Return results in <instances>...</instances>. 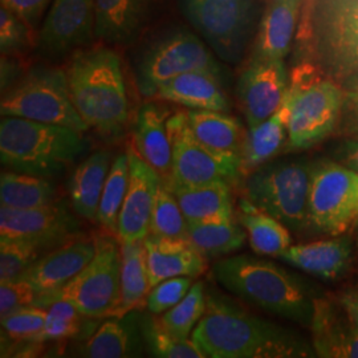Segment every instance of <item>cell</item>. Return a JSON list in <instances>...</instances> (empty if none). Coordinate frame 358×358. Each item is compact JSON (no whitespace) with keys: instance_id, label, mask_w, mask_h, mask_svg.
<instances>
[{"instance_id":"6da1fadb","label":"cell","mask_w":358,"mask_h":358,"mask_svg":"<svg viewBox=\"0 0 358 358\" xmlns=\"http://www.w3.org/2000/svg\"><path fill=\"white\" fill-rule=\"evenodd\" d=\"M192 338L210 358H307L315 349L294 331L250 313L223 294L207 292Z\"/></svg>"},{"instance_id":"7a4b0ae2","label":"cell","mask_w":358,"mask_h":358,"mask_svg":"<svg viewBox=\"0 0 358 358\" xmlns=\"http://www.w3.org/2000/svg\"><path fill=\"white\" fill-rule=\"evenodd\" d=\"M213 275L222 287L244 301L280 319L309 328L319 291L303 278L259 257L219 259Z\"/></svg>"},{"instance_id":"3957f363","label":"cell","mask_w":358,"mask_h":358,"mask_svg":"<svg viewBox=\"0 0 358 358\" xmlns=\"http://www.w3.org/2000/svg\"><path fill=\"white\" fill-rule=\"evenodd\" d=\"M65 73L71 99L88 127L106 137L121 136L129 105L120 56L106 47L77 51Z\"/></svg>"},{"instance_id":"277c9868","label":"cell","mask_w":358,"mask_h":358,"mask_svg":"<svg viewBox=\"0 0 358 358\" xmlns=\"http://www.w3.org/2000/svg\"><path fill=\"white\" fill-rule=\"evenodd\" d=\"M297 45L304 62L343 83L358 69V0H304Z\"/></svg>"},{"instance_id":"5b68a950","label":"cell","mask_w":358,"mask_h":358,"mask_svg":"<svg viewBox=\"0 0 358 358\" xmlns=\"http://www.w3.org/2000/svg\"><path fill=\"white\" fill-rule=\"evenodd\" d=\"M81 131L22 117H1L3 166L43 178H57L84 152Z\"/></svg>"},{"instance_id":"8992f818","label":"cell","mask_w":358,"mask_h":358,"mask_svg":"<svg viewBox=\"0 0 358 358\" xmlns=\"http://www.w3.org/2000/svg\"><path fill=\"white\" fill-rule=\"evenodd\" d=\"M344 97L343 87L315 63L294 66L284 99L289 110V149H307L332 134L340 122Z\"/></svg>"},{"instance_id":"52a82bcc","label":"cell","mask_w":358,"mask_h":358,"mask_svg":"<svg viewBox=\"0 0 358 358\" xmlns=\"http://www.w3.org/2000/svg\"><path fill=\"white\" fill-rule=\"evenodd\" d=\"M96 255L63 288L38 294L35 306L47 308L56 300L71 303L88 319L121 316V251L108 232L94 236Z\"/></svg>"},{"instance_id":"ba28073f","label":"cell","mask_w":358,"mask_h":358,"mask_svg":"<svg viewBox=\"0 0 358 358\" xmlns=\"http://www.w3.org/2000/svg\"><path fill=\"white\" fill-rule=\"evenodd\" d=\"M0 115L63 125L81 133L90 129L71 99L66 73L56 68L31 69L3 94Z\"/></svg>"},{"instance_id":"9c48e42d","label":"cell","mask_w":358,"mask_h":358,"mask_svg":"<svg viewBox=\"0 0 358 358\" xmlns=\"http://www.w3.org/2000/svg\"><path fill=\"white\" fill-rule=\"evenodd\" d=\"M312 165L296 161L264 164L247 174L243 192L256 207L291 230L308 224Z\"/></svg>"},{"instance_id":"30bf717a","label":"cell","mask_w":358,"mask_h":358,"mask_svg":"<svg viewBox=\"0 0 358 358\" xmlns=\"http://www.w3.org/2000/svg\"><path fill=\"white\" fill-rule=\"evenodd\" d=\"M167 131L171 142V177L167 186L192 187L214 182H227L241 174V157L238 154L217 153L206 148L192 133L186 112H178L167 120Z\"/></svg>"},{"instance_id":"8fae6325","label":"cell","mask_w":358,"mask_h":358,"mask_svg":"<svg viewBox=\"0 0 358 358\" xmlns=\"http://www.w3.org/2000/svg\"><path fill=\"white\" fill-rule=\"evenodd\" d=\"M183 15L227 63L243 57L254 19V0H178Z\"/></svg>"},{"instance_id":"7c38bea8","label":"cell","mask_w":358,"mask_h":358,"mask_svg":"<svg viewBox=\"0 0 358 358\" xmlns=\"http://www.w3.org/2000/svg\"><path fill=\"white\" fill-rule=\"evenodd\" d=\"M357 219L358 173L334 162L312 166L307 226L340 235Z\"/></svg>"},{"instance_id":"4fadbf2b","label":"cell","mask_w":358,"mask_h":358,"mask_svg":"<svg viewBox=\"0 0 358 358\" xmlns=\"http://www.w3.org/2000/svg\"><path fill=\"white\" fill-rule=\"evenodd\" d=\"M189 72L222 75V68L205 43L192 32L178 29L157 40L138 64V88L154 97L158 88L174 77Z\"/></svg>"},{"instance_id":"5bb4252c","label":"cell","mask_w":358,"mask_h":358,"mask_svg":"<svg viewBox=\"0 0 358 358\" xmlns=\"http://www.w3.org/2000/svg\"><path fill=\"white\" fill-rule=\"evenodd\" d=\"M129 157V186L118 217L117 236L120 242L145 241L150 235V220L158 187L159 174L137 152L134 142L127 146Z\"/></svg>"},{"instance_id":"9a60e30c","label":"cell","mask_w":358,"mask_h":358,"mask_svg":"<svg viewBox=\"0 0 358 358\" xmlns=\"http://www.w3.org/2000/svg\"><path fill=\"white\" fill-rule=\"evenodd\" d=\"M287 90L288 75L282 60H251L238 83V100L248 127L275 115Z\"/></svg>"},{"instance_id":"2e32d148","label":"cell","mask_w":358,"mask_h":358,"mask_svg":"<svg viewBox=\"0 0 358 358\" xmlns=\"http://www.w3.org/2000/svg\"><path fill=\"white\" fill-rule=\"evenodd\" d=\"M96 0H55L38 34L40 51L62 56L94 35Z\"/></svg>"},{"instance_id":"e0dca14e","label":"cell","mask_w":358,"mask_h":358,"mask_svg":"<svg viewBox=\"0 0 358 358\" xmlns=\"http://www.w3.org/2000/svg\"><path fill=\"white\" fill-rule=\"evenodd\" d=\"M80 223L62 203L35 208H0V239H24L41 247L68 239Z\"/></svg>"},{"instance_id":"ac0fdd59","label":"cell","mask_w":358,"mask_h":358,"mask_svg":"<svg viewBox=\"0 0 358 358\" xmlns=\"http://www.w3.org/2000/svg\"><path fill=\"white\" fill-rule=\"evenodd\" d=\"M309 329L316 357L358 358V325L340 299L317 297Z\"/></svg>"},{"instance_id":"d6986e66","label":"cell","mask_w":358,"mask_h":358,"mask_svg":"<svg viewBox=\"0 0 358 358\" xmlns=\"http://www.w3.org/2000/svg\"><path fill=\"white\" fill-rule=\"evenodd\" d=\"M96 255L94 236L71 239L38 260L19 278L29 282L38 294H50L63 288Z\"/></svg>"},{"instance_id":"ffe728a7","label":"cell","mask_w":358,"mask_h":358,"mask_svg":"<svg viewBox=\"0 0 358 358\" xmlns=\"http://www.w3.org/2000/svg\"><path fill=\"white\" fill-rule=\"evenodd\" d=\"M150 287L171 278H198L206 271V259L185 238L149 235L145 239Z\"/></svg>"},{"instance_id":"44dd1931","label":"cell","mask_w":358,"mask_h":358,"mask_svg":"<svg viewBox=\"0 0 358 358\" xmlns=\"http://www.w3.org/2000/svg\"><path fill=\"white\" fill-rule=\"evenodd\" d=\"M304 0H269L251 60H284L291 51Z\"/></svg>"},{"instance_id":"7402d4cb","label":"cell","mask_w":358,"mask_h":358,"mask_svg":"<svg viewBox=\"0 0 358 358\" xmlns=\"http://www.w3.org/2000/svg\"><path fill=\"white\" fill-rule=\"evenodd\" d=\"M141 310L109 317L78 349V356L88 358L141 357L145 343L140 325Z\"/></svg>"},{"instance_id":"603a6c76","label":"cell","mask_w":358,"mask_h":358,"mask_svg":"<svg viewBox=\"0 0 358 358\" xmlns=\"http://www.w3.org/2000/svg\"><path fill=\"white\" fill-rule=\"evenodd\" d=\"M169 112L154 103L142 105L138 110L133 142L142 158L153 167L165 183L171 177V142L167 131Z\"/></svg>"},{"instance_id":"cb8c5ba5","label":"cell","mask_w":358,"mask_h":358,"mask_svg":"<svg viewBox=\"0 0 358 358\" xmlns=\"http://www.w3.org/2000/svg\"><path fill=\"white\" fill-rule=\"evenodd\" d=\"M352 243L346 238L291 245L279 257L322 280H337L350 267Z\"/></svg>"},{"instance_id":"d4e9b609","label":"cell","mask_w":358,"mask_h":358,"mask_svg":"<svg viewBox=\"0 0 358 358\" xmlns=\"http://www.w3.org/2000/svg\"><path fill=\"white\" fill-rule=\"evenodd\" d=\"M155 97L196 110L230 109L220 77L210 72H189L174 77L158 88Z\"/></svg>"},{"instance_id":"484cf974","label":"cell","mask_w":358,"mask_h":358,"mask_svg":"<svg viewBox=\"0 0 358 358\" xmlns=\"http://www.w3.org/2000/svg\"><path fill=\"white\" fill-rule=\"evenodd\" d=\"M112 164V153L100 150L90 155L72 173L68 192L72 208L78 217L97 222L103 186Z\"/></svg>"},{"instance_id":"4316f807","label":"cell","mask_w":358,"mask_h":358,"mask_svg":"<svg viewBox=\"0 0 358 358\" xmlns=\"http://www.w3.org/2000/svg\"><path fill=\"white\" fill-rule=\"evenodd\" d=\"M288 106L282 103L275 115L245 131L239 153L242 176L267 164L282 150V145L288 141Z\"/></svg>"},{"instance_id":"83f0119b","label":"cell","mask_w":358,"mask_h":358,"mask_svg":"<svg viewBox=\"0 0 358 358\" xmlns=\"http://www.w3.org/2000/svg\"><path fill=\"white\" fill-rule=\"evenodd\" d=\"M170 189V187H169ZM187 222H210L234 219L230 183L214 182L202 186L173 187Z\"/></svg>"},{"instance_id":"f1b7e54d","label":"cell","mask_w":358,"mask_h":358,"mask_svg":"<svg viewBox=\"0 0 358 358\" xmlns=\"http://www.w3.org/2000/svg\"><path fill=\"white\" fill-rule=\"evenodd\" d=\"M148 0H96L94 35L110 44H125L140 29Z\"/></svg>"},{"instance_id":"f546056e","label":"cell","mask_w":358,"mask_h":358,"mask_svg":"<svg viewBox=\"0 0 358 358\" xmlns=\"http://www.w3.org/2000/svg\"><path fill=\"white\" fill-rule=\"evenodd\" d=\"M187 113V121L194 137L213 152L241 153L245 133L241 122L226 112L196 110Z\"/></svg>"},{"instance_id":"4dcf8cb0","label":"cell","mask_w":358,"mask_h":358,"mask_svg":"<svg viewBox=\"0 0 358 358\" xmlns=\"http://www.w3.org/2000/svg\"><path fill=\"white\" fill-rule=\"evenodd\" d=\"M238 219L247 232L251 248L257 255L279 256L291 247L292 238L288 227L248 199L241 201Z\"/></svg>"},{"instance_id":"1f68e13d","label":"cell","mask_w":358,"mask_h":358,"mask_svg":"<svg viewBox=\"0 0 358 358\" xmlns=\"http://www.w3.org/2000/svg\"><path fill=\"white\" fill-rule=\"evenodd\" d=\"M121 316L146 307L150 280L145 241L121 242Z\"/></svg>"},{"instance_id":"d6a6232c","label":"cell","mask_w":358,"mask_h":358,"mask_svg":"<svg viewBox=\"0 0 358 358\" xmlns=\"http://www.w3.org/2000/svg\"><path fill=\"white\" fill-rule=\"evenodd\" d=\"M247 232L234 219L187 222V239L206 260H213L239 251Z\"/></svg>"},{"instance_id":"836d02e7","label":"cell","mask_w":358,"mask_h":358,"mask_svg":"<svg viewBox=\"0 0 358 358\" xmlns=\"http://www.w3.org/2000/svg\"><path fill=\"white\" fill-rule=\"evenodd\" d=\"M55 185L48 178L26 173H3L0 177V202L11 208H35L52 205Z\"/></svg>"},{"instance_id":"e575fe53","label":"cell","mask_w":358,"mask_h":358,"mask_svg":"<svg viewBox=\"0 0 358 358\" xmlns=\"http://www.w3.org/2000/svg\"><path fill=\"white\" fill-rule=\"evenodd\" d=\"M142 337L146 350L157 358H205L201 348L192 338H179L169 332L159 317L153 313H141L140 317Z\"/></svg>"},{"instance_id":"d590c367","label":"cell","mask_w":358,"mask_h":358,"mask_svg":"<svg viewBox=\"0 0 358 358\" xmlns=\"http://www.w3.org/2000/svg\"><path fill=\"white\" fill-rule=\"evenodd\" d=\"M129 176V157L125 150L124 153L118 154L113 159V164L103 186L97 214L99 224L106 232L115 235L118 231L120 213L128 192Z\"/></svg>"},{"instance_id":"8d00e7d4","label":"cell","mask_w":358,"mask_h":358,"mask_svg":"<svg viewBox=\"0 0 358 358\" xmlns=\"http://www.w3.org/2000/svg\"><path fill=\"white\" fill-rule=\"evenodd\" d=\"M207 294L202 282H194L187 294L177 306L162 313L159 320L167 331L179 338H189L198 322L203 317Z\"/></svg>"},{"instance_id":"74e56055","label":"cell","mask_w":358,"mask_h":358,"mask_svg":"<svg viewBox=\"0 0 358 358\" xmlns=\"http://www.w3.org/2000/svg\"><path fill=\"white\" fill-rule=\"evenodd\" d=\"M150 234L166 238L187 239V220L182 213L176 195L162 180L154 202Z\"/></svg>"},{"instance_id":"f35d334b","label":"cell","mask_w":358,"mask_h":358,"mask_svg":"<svg viewBox=\"0 0 358 358\" xmlns=\"http://www.w3.org/2000/svg\"><path fill=\"white\" fill-rule=\"evenodd\" d=\"M84 317L85 316L81 315L71 303L56 300L47 307V319L43 331L24 343L44 344L77 337L83 331Z\"/></svg>"},{"instance_id":"ab89813d","label":"cell","mask_w":358,"mask_h":358,"mask_svg":"<svg viewBox=\"0 0 358 358\" xmlns=\"http://www.w3.org/2000/svg\"><path fill=\"white\" fill-rule=\"evenodd\" d=\"M41 248L24 239H0V282L19 279L38 260Z\"/></svg>"},{"instance_id":"60d3db41","label":"cell","mask_w":358,"mask_h":358,"mask_svg":"<svg viewBox=\"0 0 358 358\" xmlns=\"http://www.w3.org/2000/svg\"><path fill=\"white\" fill-rule=\"evenodd\" d=\"M47 319V308L29 306L1 317V331L13 343H24L43 331Z\"/></svg>"},{"instance_id":"b9f144b4","label":"cell","mask_w":358,"mask_h":358,"mask_svg":"<svg viewBox=\"0 0 358 358\" xmlns=\"http://www.w3.org/2000/svg\"><path fill=\"white\" fill-rule=\"evenodd\" d=\"M192 285V278L178 276L158 282L150 289L146 300V308L153 315H162L177 306L187 294Z\"/></svg>"},{"instance_id":"7bdbcfd3","label":"cell","mask_w":358,"mask_h":358,"mask_svg":"<svg viewBox=\"0 0 358 358\" xmlns=\"http://www.w3.org/2000/svg\"><path fill=\"white\" fill-rule=\"evenodd\" d=\"M29 28L8 8H0V48L1 53L20 51L29 43Z\"/></svg>"},{"instance_id":"ee69618b","label":"cell","mask_w":358,"mask_h":358,"mask_svg":"<svg viewBox=\"0 0 358 358\" xmlns=\"http://www.w3.org/2000/svg\"><path fill=\"white\" fill-rule=\"evenodd\" d=\"M38 292L26 280L0 282V316L6 317L17 309L35 306Z\"/></svg>"},{"instance_id":"f6af8a7d","label":"cell","mask_w":358,"mask_h":358,"mask_svg":"<svg viewBox=\"0 0 358 358\" xmlns=\"http://www.w3.org/2000/svg\"><path fill=\"white\" fill-rule=\"evenodd\" d=\"M50 0H1V6L19 16L31 28H35Z\"/></svg>"},{"instance_id":"bcb514c9","label":"cell","mask_w":358,"mask_h":358,"mask_svg":"<svg viewBox=\"0 0 358 358\" xmlns=\"http://www.w3.org/2000/svg\"><path fill=\"white\" fill-rule=\"evenodd\" d=\"M340 122L348 133H358V92H345Z\"/></svg>"},{"instance_id":"7dc6e473","label":"cell","mask_w":358,"mask_h":358,"mask_svg":"<svg viewBox=\"0 0 358 358\" xmlns=\"http://www.w3.org/2000/svg\"><path fill=\"white\" fill-rule=\"evenodd\" d=\"M341 157L345 166L358 173V141H346L341 148Z\"/></svg>"},{"instance_id":"c3c4849f","label":"cell","mask_w":358,"mask_h":358,"mask_svg":"<svg viewBox=\"0 0 358 358\" xmlns=\"http://www.w3.org/2000/svg\"><path fill=\"white\" fill-rule=\"evenodd\" d=\"M340 300L344 304V307L348 309V312L352 316V319L356 321V324L358 325V291L343 294L340 297Z\"/></svg>"},{"instance_id":"681fc988","label":"cell","mask_w":358,"mask_h":358,"mask_svg":"<svg viewBox=\"0 0 358 358\" xmlns=\"http://www.w3.org/2000/svg\"><path fill=\"white\" fill-rule=\"evenodd\" d=\"M341 87L345 92H358V69L350 76L346 77L341 83Z\"/></svg>"}]
</instances>
